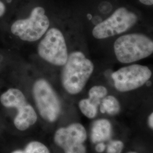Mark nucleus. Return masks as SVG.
I'll use <instances>...</instances> for the list:
<instances>
[{
  "label": "nucleus",
  "mask_w": 153,
  "mask_h": 153,
  "mask_svg": "<svg viewBox=\"0 0 153 153\" xmlns=\"http://www.w3.org/2000/svg\"><path fill=\"white\" fill-rule=\"evenodd\" d=\"M61 81L66 91L76 95L82 91L93 74L94 65L81 51L71 53L62 66Z\"/></svg>",
  "instance_id": "f257e3e1"
},
{
  "label": "nucleus",
  "mask_w": 153,
  "mask_h": 153,
  "mask_svg": "<svg viewBox=\"0 0 153 153\" xmlns=\"http://www.w3.org/2000/svg\"><path fill=\"white\" fill-rule=\"evenodd\" d=\"M114 48L117 60L123 64H129L152 55L153 41L142 33L126 34L115 41Z\"/></svg>",
  "instance_id": "f03ea898"
},
{
  "label": "nucleus",
  "mask_w": 153,
  "mask_h": 153,
  "mask_svg": "<svg viewBox=\"0 0 153 153\" xmlns=\"http://www.w3.org/2000/svg\"><path fill=\"white\" fill-rule=\"evenodd\" d=\"M32 92L41 117L51 123L57 120L61 112V104L49 82L44 78L38 79L33 85Z\"/></svg>",
  "instance_id": "7ed1b4c3"
},
{
  "label": "nucleus",
  "mask_w": 153,
  "mask_h": 153,
  "mask_svg": "<svg viewBox=\"0 0 153 153\" xmlns=\"http://www.w3.org/2000/svg\"><path fill=\"white\" fill-rule=\"evenodd\" d=\"M49 18L45 14L44 8H33L29 17L17 20L11 26V32L21 40L34 42L42 38L48 30Z\"/></svg>",
  "instance_id": "20e7f679"
},
{
  "label": "nucleus",
  "mask_w": 153,
  "mask_h": 153,
  "mask_svg": "<svg viewBox=\"0 0 153 153\" xmlns=\"http://www.w3.org/2000/svg\"><path fill=\"white\" fill-rule=\"evenodd\" d=\"M0 102L5 107L17 110L14 124L19 131H26L36 123L38 115L35 110L28 102L22 91L18 88H11L2 94Z\"/></svg>",
  "instance_id": "39448f33"
},
{
  "label": "nucleus",
  "mask_w": 153,
  "mask_h": 153,
  "mask_svg": "<svg viewBox=\"0 0 153 153\" xmlns=\"http://www.w3.org/2000/svg\"><path fill=\"white\" fill-rule=\"evenodd\" d=\"M39 56L49 64L63 66L68 59L69 53L65 39L57 28L48 29L38 45Z\"/></svg>",
  "instance_id": "423d86ee"
},
{
  "label": "nucleus",
  "mask_w": 153,
  "mask_h": 153,
  "mask_svg": "<svg viewBox=\"0 0 153 153\" xmlns=\"http://www.w3.org/2000/svg\"><path fill=\"white\" fill-rule=\"evenodd\" d=\"M137 21L134 13L126 7H120L103 21L97 25L93 30V35L98 39H103L125 33Z\"/></svg>",
  "instance_id": "0eeeda50"
},
{
  "label": "nucleus",
  "mask_w": 153,
  "mask_h": 153,
  "mask_svg": "<svg viewBox=\"0 0 153 153\" xmlns=\"http://www.w3.org/2000/svg\"><path fill=\"white\" fill-rule=\"evenodd\" d=\"M152 76V72L148 66L133 64L121 68L114 72L111 76L117 91L128 92L141 88Z\"/></svg>",
  "instance_id": "6e6552de"
},
{
  "label": "nucleus",
  "mask_w": 153,
  "mask_h": 153,
  "mask_svg": "<svg viewBox=\"0 0 153 153\" xmlns=\"http://www.w3.org/2000/svg\"><path fill=\"white\" fill-rule=\"evenodd\" d=\"M87 137L84 126L74 123L56 130L53 138L55 144L62 149L64 153H86L84 143Z\"/></svg>",
  "instance_id": "1a4fd4ad"
},
{
  "label": "nucleus",
  "mask_w": 153,
  "mask_h": 153,
  "mask_svg": "<svg viewBox=\"0 0 153 153\" xmlns=\"http://www.w3.org/2000/svg\"><path fill=\"white\" fill-rule=\"evenodd\" d=\"M112 134V126L107 119H99L93 123L91 130V140L94 143L108 140Z\"/></svg>",
  "instance_id": "9d476101"
},
{
  "label": "nucleus",
  "mask_w": 153,
  "mask_h": 153,
  "mask_svg": "<svg viewBox=\"0 0 153 153\" xmlns=\"http://www.w3.org/2000/svg\"><path fill=\"white\" fill-rule=\"evenodd\" d=\"M100 110L102 113H107L114 116L119 113L120 105L118 100L112 95H107L102 99L100 104Z\"/></svg>",
  "instance_id": "9b49d317"
},
{
  "label": "nucleus",
  "mask_w": 153,
  "mask_h": 153,
  "mask_svg": "<svg viewBox=\"0 0 153 153\" xmlns=\"http://www.w3.org/2000/svg\"><path fill=\"white\" fill-rule=\"evenodd\" d=\"M108 94V90L103 86L97 85L91 88L88 91V99L90 101L98 107L102 99Z\"/></svg>",
  "instance_id": "f8f14e48"
},
{
  "label": "nucleus",
  "mask_w": 153,
  "mask_h": 153,
  "mask_svg": "<svg viewBox=\"0 0 153 153\" xmlns=\"http://www.w3.org/2000/svg\"><path fill=\"white\" fill-rule=\"evenodd\" d=\"M11 153H51L49 149L42 142L33 141L28 143L23 150H16Z\"/></svg>",
  "instance_id": "ddd939ff"
},
{
  "label": "nucleus",
  "mask_w": 153,
  "mask_h": 153,
  "mask_svg": "<svg viewBox=\"0 0 153 153\" xmlns=\"http://www.w3.org/2000/svg\"><path fill=\"white\" fill-rule=\"evenodd\" d=\"M78 107L82 114L88 119L94 118L98 113V107L92 103L88 98L81 99Z\"/></svg>",
  "instance_id": "4468645a"
},
{
  "label": "nucleus",
  "mask_w": 153,
  "mask_h": 153,
  "mask_svg": "<svg viewBox=\"0 0 153 153\" xmlns=\"http://www.w3.org/2000/svg\"><path fill=\"white\" fill-rule=\"evenodd\" d=\"M123 148L124 143L121 141H111L107 145V153H121Z\"/></svg>",
  "instance_id": "2eb2a0df"
},
{
  "label": "nucleus",
  "mask_w": 153,
  "mask_h": 153,
  "mask_svg": "<svg viewBox=\"0 0 153 153\" xmlns=\"http://www.w3.org/2000/svg\"><path fill=\"white\" fill-rule=\"evenodd\" d=\"M105 147L106 146L104 142H99L97 143V145L95 146V150L99 153H103L105 149Z\"/></svg>",
  "instance_id": "dca6fc26"
},
{
  "label": "nucleus",
  "mask_w": 153,
  "mask_h": 153,
  "mask_svg": "<svg viewBox=\"0 0 153 153\" xmlns=\"http://www.w3.org/2000/svg\"><path fill=\"white\" fill-rule=\"evenodd\" d=\"M5 11L6 7L5 4L1 1H0V17L5 14Z\"/></svg>",
  "instance_id": "f3484780"
},
{
  "label": "nucleus",
  "mask_w": 153,
  "mask_h": 153,
  "mask_svg": "<svg viewBox=\"0 0 153 153\" xmlns=\"http://www.w3.org/2000/svg\"><path fill=\"white\" fill-rule=\"evenodd\" d=\"M148 125L150 128L153 129V112L148 117Z\"/></svg>",
  "instance_id": "a211bd4d"
},
{
  "label": "nucleus",
  "mask_w": 153,
  "mask_h": 153,
  "mask_svg": "<svg viewBox=\"0 0 153 153\" xmlns=\"http://www.w3.org/2000/svg\"><path fill=\"white\" fill-rule=\"evenodd\" d=\"M142 4L145 5H153V0H139Z\"/></svg>",
  "instance_id": "6ab92c4d"
},
{
  "label": "nucleus",
  "mask_w": 153,
  "mask_h": 153,
  "mask_svg": "<svg viewBox=\"0 0 153 153\" xmlns=\"http://www.w3.org/2000/svg\"><path fill=\"white\" fill-rule=\"evenodd\" d=\"M136 153V152H129V153Z\"/></svg>",
  "instance_id": "aec40b11"
}]
</instances>
